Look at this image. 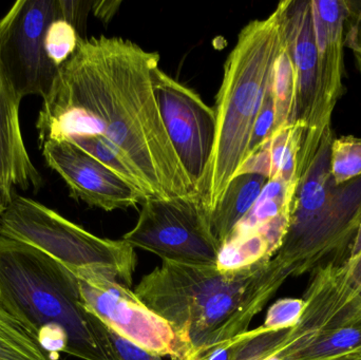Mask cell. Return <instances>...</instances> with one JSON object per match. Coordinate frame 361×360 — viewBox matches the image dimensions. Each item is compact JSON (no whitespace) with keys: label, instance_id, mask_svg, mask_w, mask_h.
<instances>
[{"label":"cell","instance_id":"obj_1","mask_svg":"<svg viewBox=\"0 0 361 360\" xmlns=\"http://www.w3.org/2000/svg\"><path fill=\"white\" fill-rule=\"evenodd\" d=\"M160 55L120 37L80 38L61 66L36 120L47 141L94 137L128 163L148 198L195 192L169 139L154 95Z\"/></svg>","mask_w":361,"mask_h":360},{"label":"cell","instance_id":"obj_2","mask_svg":"<svg viewBox=\"0 0 361 360\" xmlns=\"http://www.w3.org/2000/svg\"><path fill=\"white\" fill-rule=\"evenodd\" d=\"M290 276L274 258L229 271L163 260L135 293L171 325L188 359L247 332Z\"/></svg>","mask_w":361,"mask_h":360},{"label":"cell","instance_id":"obj_3","mask_svg":"<svg viewBox=\"0 0 361 360\" xmlns=\"http://www.w3.org/2000/svg\"><path fill=\"white\" fill-rule=\"evenodd\" d=\"M0 304L50 353L116 360L107 328L87 309L75 275L29 243L0 236Z\"/></svg>","mask_w":361,"mask_h":360},{"label":"cell","instance_id":"obj_4","mask_svg":"<svg viewBox=\"0 0 361 360\" xmlns=\"http://www.w3.org/2000/svg\"><path fill=\"white\" fill-rule=\"evenodd\" d=\"M282 44L279 8L264 19L250 21L227 57L216 99V133L212 158L195 186L210 213L248 156L255 120L271 80Z\"/></svg>","mask_w":361,"mask_h":360},{"label":"cell","instance_id":"obj_5","mask_svg":"<svg viewBox=\"0 0 361 360\" xmlns=\"http://www.w3.org/2000/svg\"><path fill=\"white\" fill-rule=\"evenodd\" d=\"M0 236L38 247L71 272L93 268L133 285L137 255L131 245L93 235L33 199L14 194L2 213Z\"/></svg>","mask_w":361,"mask_h":360},{"label":"cell","instance_id":"obj_6","mask_svg":"<svg viewBox=\"0 0 361 360\" xmlns=\"http://www.w3.org/2000/svg\"><path fill=\"white\" fill-rule=\"evenodd\" d=\"M303 300L302 316L280 347L282 359H328L361 348V292L347 262L320 268Z\"/></svg>","mask_w":361,"mask_h":360},{"label":"cell","instance_id":"obj_7","mask_svg":"<svg viewBox=\"0 0 361 360\" xmlns=\"http://www.w3.org/2000/svg\"><path fill=\"white\" fill-rule=\"evenodd\" d=\"M123 240L162 261L187 266H216L221 249L209 213L195 192L171 199H146L137 224Z\"/></svg>","mask_w":361,"mask_h":360},{"label":"cell","instance_id":"obj_8","mask_svg":"<svg viewBox=\"0 0 361 360\" xmlns=\"http://www.w3.org/2000/svg\"><path fill=\"white\" fill-rule=\"evenodd\" d=\"M82 302L106 327L160 356L186 360L187 353L173 328L148 308L130 287L93 268L72 271Z\"/></svg>","mask_w":361,"mask_h":360},{"label":"cell","instance_id":"obj_9","mask_svg":"<svg viewBox=\"0 0 361 360\" xmlns=\"http://www.w3.org/2000/svg\"><path fill=\"white\" fill-rule=\"evenodd\" d=\"M63 18L59 0H18L0 19V61L21 99L48 95L59 68L44 50L49 25Z\"/></svg>","mask_w":361,"mask_h":360},{"label":"cell","instance_id":"obj_10","mask_svg":"<svg viewBox=\"0 0 361 360\" xmlns=\"http://www.w3.org/2000/svg\"><path fill=\"white\" fill-rule=\"evenodd\" d=\"M361 222V175L343 184L333 179L319 209L305 223L288 228L275 259L300 275L334 249L353 240Z\"/></svg>","mask_w":361,"mask_h":360},{"label":"cell","instance_id":"obj_11","mask_svg":"<svg viewBox=\"0 0 361 360\" xmlns=\"http://www.w3.org/2000/svg\"><path fill=\"white\" fill-rule=\"evenodd\" d=\"M152 85L163 123L183 167L195 186L205 173L216 142L214 108L157 65Z\"/></svg>","mask_w":361,"mask_h":360},{"label":"cell","instance_id":"obj_12","mask_svg":"<svg viewBox=\"0 0 361 360\" xmlns=\"http://www.w3.org/2000/svg\"><path fill=\"white\" fill-rule=\"evenodd\" d=\"M44 162L65 181L72 198L90 207L114 211L143 204L145 194L103 163L68 141L40 146Z\"/></svg>","mask_w":361,"mask_h":360},{"label":"cell","instance_id":"obj_13","mask_svg":"<svg viewBox=\"0 0 361 360\" xmlns=\"http://www.w3.org/2000/svg\"><path fill=\"white\" fill-rule=\"evenodd\" d=\"M318 53V103L314 132L331 126L333 110L345 92L347 0H311Z\"/></svg>","mask_w":361,"mask_h":360},{"label":"cell","instance_id":"obj_14","mask_svg":"<svg viewBox=\"0 0 361 360\" xmlns=\"http://www.w3.org/2000/svg\"><path fill=\"white\" fill-rule=\"evenodd\" d=\"M282 37L296 74L295 123L314 130L318 103V53L311 0H286L278 4Z\"/></svg>","mask_w":361,"mask_h":360},{"label":"cell","instance_id":"obj_15","mask_svg":"<svg viewBox=\"0 0 361 360\" xmlns=\"http://www.w3.org/2000/svg\"><path fill=\"white\" fill-rule=\"evenodd\" d=\"M21 99L0 61V201L6 207L12 201L15 190L38 192L44 185L42 175L27 154L21 133Z\"/></svg>","mask_w":361,"mask_h":360},{"label":"cell","instance_id":"obj_16","mask_svg":"<svg viewBox=\"0 0 361 360\" xmlns=\"http://www.w3.org/2000/svg\"><path fill=\"white\" fill-rule=\"evenodd\" d=\"M269 179L258 173L235 175L210 213L212 232L222 247L235 226L250 213Z\"/></svg>","mask_w":361,"mask_h":360},{"label":"cell","instance_id":"obj_17","mask_svg":"<svg viewBox=\"0 0 361 360\" xmlns=\"http://www.w3.org/2000/svg\"><path fill=\"white\" fill-rule=\"evenodd\" d=\"M0 360H56L37 335L0 304Z\"/></svg>","mask_w":361,"mask_h":360},{"label":"cell","instance_id":"obj_18","mask_svg":"<svg viewBox=\"0 0 361 360\" xmlns=\"http://www.w3.org/2000/svg\"><path fill=\"white\" fill-rule=\"evenodd\" d=\"M271 88L275 104V130L295 124L296 74L283 37L274 63Z\"/></svg>","mask_w":361,"mask_h":360},{"label":"cell","instance_id":"obj_19","mask_svg":"<svg viewBox=\"0 0 361 360\" xmlns=\"http://www.w3.org/2000/svg\"><path fill=\"white\" fill-rule=\"evenodd\" d=\"M288 330L267 331L262 327L248 330L229 342V360H283L279 349Z\"/></svg>","mask_w":361,"mask_h":360},{"label":"cell","instance_id":"obj_20","mask_svg":"<svg viewBox=\"0 0 361 360\" xmlns=\"http://www.w3.org/2000/svg\"><path fill=\"white\" fill-rule=\"evenodd\" d=\"M331 170L336 184H343L361 175V137L334 139L331 149Z\"/></svg>","mask_w":361,"mask_h":360},{"label":"cell","instance_id":"obj_21","mask_svg":"<svg viewBox=\"0 0 361 360\" xmlns=\"http://www.w3.org/2000/svg\"><path fill=\"white\" fill-rule=\"evenodd\" d=\"M78 30L63 18L49 25L44 35V50L53 65L61 68L75 52L80 40Z\"/></svg>","mask_w":361,"mask_h":360},{"label":"cell","instance_id":"obj_22","mask_svg":"<svg viewBox=\"0 0 361 360\" xmlns=\"http://www.w3.org/2000/svg\"><path fill=\"white\" fill-rule=\"evenodd\" d=\"M305 308V302L297 298H283L276 302L267 311L261 327L267 331H281L292 329L300 321Z\"/></svg>","mask_w":361,"mask_h":360},{"label":"cell","instance_id":"obj_23","mask_svg":"<svg viewBox=\"0 0 361 360\" xmlns=\"http://www.w3.org/2000/svg\"><path fill=\"white\" fill-rule=\"evenodd\" d=\"M274 130H275V104H274L273 93H271V82H269L260 111L252 126L248 156L254 154L271 137Z\"/></svg>","mask_w":361,"mask_h":360},{"label":"cell","instance_id":"obj_24","mask_svg":"<svg viewBox=\"0 0 361 360\" xmlns=\"http://www.w3.org/2000/svg\"><path fill=\"white\" fill-rule=\"evenodd\" d=\"M345 46L351 50L361 73V1H348Z\"/></svg>","mask_w":361,"mask_h":360},{"label":"cell","instance_id":"obj_25","mask_svg":"<svg viewBox=\"0 0 361 360\" xmlns=\"http://www.w3.org/2000/svg\"><path fill=\"white\" fill-rule=\"evenodd\" d=\"M106 328L116 360H163L160 355L145 350L110 328Z\"/></svg>","mask_w":361,"mask_h":360},{"label":"cell","instance_id":"obj_26","mask_svg":"<svg viewBox=\"0 0 361 360\" xmlns=\"http://www.w3.org/2000/svg\"><path fill=\"white\" fill-rule=\"evenodd\" d=\"M63 19L71 23L78 31V27L84 25L87 14L92 10L93 2L91 1H69L59 0Z\"/></svg>","mask_w":361,"mask_h":360},{"label":"cell","instance_id":"obj_27","mask_svg":"<svg viewBox=\"0 0 361 360\" xmlns=\"http://www.w3.org/2000/svg\"><path fill=\"white\" fill-rule=\"evenodd\" d=\"M120 1H97L93 2L92 11L95 16L107 23L118 11Z\"/></svg>","mask_w":361,"mask_h":360},{"label":"cell","instance_id":"obj_28","mask_svg":"<svg viewBox=\"0 0 361 360\" xmlns=\"http://www.w3.org/2000/svg\"><path fill=\"white\" fill-rule=\"evenodd\" d=\"M348 264V263H347ZM349 266L350 279L354 287L361 292V255Z\"/></svg>","mask_w":361,"mask_h":360},{"label":"cell","instance_id":"obj_29","mask_svg":"<svg viewBox=\"0 0 361 360\" xmlns=\"http://www.w3.org/2000/svg\"><path fill=\"white\" fill-rule=\"evenodd\" d=\"M361 255V222L360 228H358L357 234L354 238L353 244H352L351 252H350V257L347 263H353L355 260Z\"/></svg>","mask_w":361,"mask_h":360},{"label":"cell","instance_id":"obj_30","mask_svg":"<svg viewBox=\"0 0 361 360\" xmlns=\"http://www.w3.org/2000/svg\"><path fill=\"white\" fill-rule=\"evenodd\" d=\"M322 360H361V348L351 351V352L345 353V354L338 355V356L332 357V359Z\"/></svg>","mask_w":361,"mask_h":360},{"label":"cell","instance_id":"obj_31","mask_svg":"<svg viewBox=\"0 0 361 360\" xmlns=\"http://www.w3.org/2000/svg\"><path fill=\"white\" fill-rule=\"evenodd\" d=\"M6 207L4 206V205L2 204L1 201H0V221H1L2 213H4V211H6Z\"/></svg>","mask_w":361,"mask_h":360}]
</instances>
